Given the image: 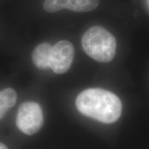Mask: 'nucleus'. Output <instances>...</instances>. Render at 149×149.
<instances>
[{
	"label": "nucleus",
	"mask_w": 149,
	"mask_h": 149,
	"mask_svg": "<svg viewBox=\"0 0 149 149\" xmlns=\"http://www.w3.org/2000/svg\"><path fill=\"white\" fill-rule=\"evenodd\" d=\"M44 118L41 106L36 102L22 104L17 112L16 124L18 129L27 135L37 133L43 126Z\"/></svg>",
	"instance_id": "nucleus-3"
},
{
	"label": "nucleus",
	"mask_w": 149,
	"mask_h": 149,
	"mask_svg": "<svg viewBox=\"0 0 149 149\" xmlns=\"http://www.w3.org/2000/svg\"><path fill=\"white\" fill-rule=\"evenodd\" d=\"M99 3L100 0H46L43 8L47 13H56L61 9L86 13L95 9Z\"/></svg>",
	"instance_id": "nucleus-5"
},
{
	"label": "nucleus",
	"mask_w": 149,
	"mask_h": 149,
	"mask_svg": "<svg viewBox=\"0 0 149 149\" xmlns=\"http://www.w3.org/2000/svg\"><path fill=\"white\" fill-rule=\"evenodd\" d=\"M0 149H8V148L6 147V145L2 143H0Z\"/></svg>",
	"instance_id": "nucleus-8"
},
{
	"label": "nucleus",
	"mask_w": 149,
	"mask_h": 149,
	"mask_svg": "<svg viewBox=\"0 0 149 149\" xmlns=\"http://www.w3.org/2000/svg\"><path fill=\"white\" fill-rule=\"evenodd\" d=\"M74 49L68 41H60L52 46L50 56V68L56 74H64L70 68Z\"/></svg>",
	"instance_id": "nucleus-4"
},
{
	"label": "nucleus",
	"mask_w": 149,
	"mask_h": 149,
	"mask_svg": "<svg viewBox=\"0 0 149 149\" xmlns=\"http://www.w3.org/2000/svg\"><path fill=\"white\" fill-rule=\"evenodd\" d=\"M80 113L104 123L116 122L122 113V103L110 91L91 88L82 91L75 100Z\"/></svg>",
	"instance_id": "nucleus-1"
},
{
	"label": "nucleus",
	"mask_w": 149,
	"mask_h": 149,
	"mask_svg": "<svg viewBox=\"0 0 149 149\" xmlns=\"http://www.w3.org/2000/svg\"><path fill=\"white\" fill-rule=\"evenodd\" d=\"M81 44L90 57L102 63L110 62L116 53L115 38L100 26L89 28L82 37Z\"/></svg>",
	"instance_id": "nucleus-2"
},
{
	"label": "nucleus",
	"mask_w": 149,
	"mask_h": 149,
	"mask_svg": "<svg viewBox=\"0 0 149 149\" xmlns=\"http://www.w3.org/2000/svg\"><path fill=\"white\" fill-rule=\"evenodd\" d=\"M52 46L43 42L37 46L32 52V61L35 66L41 70L50 68V56Z\"/></svg>",
	"instance_id": "nucleus-6"
},
{
	"label": "nucleus",
	"mask_w": 149,
	"mask_h": 149,
	"mask_svg": "<svg viewBox=\"0 0 149 149\" xmlns=\"http://www.w3.org/2000/svg\"><path fill=\"white\" fill-rule=\"evenodd\" d=\"M17 98V92L12 88L0 91V120L5 116L8 109L15 105Z\"/></svg>",
	"instance_id": "nucleus-7"
}]
</instances>
